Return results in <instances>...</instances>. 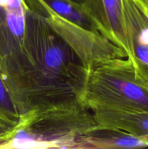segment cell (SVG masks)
Returning <instances> with one entry per match:
<instances>
[{"label": "cell", "instance_id": "8fae6325", "mask_svg": "<svg viewBox=\"0 0 148 149\" xmlns=\"http://www.w3.org/2000/svg\"><path fill=\"white\" fill-rule=\"evenodd\" d=\"M0 119L16 125L20 120L18 109L0 74Z\"/></svg>", "mask_w": 148, "mask_h": 149}, {"label": "cell", "instance_id": "8992f818", "mask_svg": "<svg viewBox=\"0 0 148 149\" xmlns=\"http://www.w3.org/2000/svg\"><path fill=\"white\" fill-rule=\"evenodd\" d=\"M129 55L136 75L148 86V7L141 0H123Z\"/></svg>", "mask_w": 148, "mask_h": 149}, {"label": "cell", "instance_id": "277c9868", "mask_svg": "<svg viewBox=\"0 0 148 149\" xmlns=\"http://www.w3.org/2000/svg\"><path fill=\"white\" fill-rule=\"evenodd\" d=\"M28 10L26 0H0V74L20 116L28 111L25 38Z\"/></svg>", "mask_w": 148, "mask_h": 149}, {"label": "cell", "instance_id": "3957f363", "mask_svg": "<svg viewBox=\"0 0 148 149\" xmlns=\"http://www.w3.org/2000/svg\"><path fill=\"white\" fill-rule=\"evenodd\" d=\"M78 99L92 112L143 111L148 110V86L136 77L129 58H110L87 70Z\"/></svg>", "mask_w": 148, "mask_h": 149}, {"label": "cell", "instance_id": "7c38bea8", "mask_svg": "<svg viewBox=\"0 0 148 149\" xmlns=\"http://www.w3.org/2000/svg\"><path fill=\"white\" fill-rule=\"evenodd\" d=\"M141 1H142V2H143L144 4H145V5L148 7V0H141Z\"/></svg>", "mask_w": 148, "mask_h": 149}, {"label": "cell", "instance_id": "30bf717a", "mask_svg": "<svg viewBox=\"0 0 148 149\" xmlns=\"http://www.w3.org/2000/svg\"><path fill=\"white\" fill-rule=\"evenodd\" d=\"M63 18L89 30L98 31L94 23L87 16L82 3L74 0H40Z\"/></svg>", "mask_w": 148, "mask_h": 149}, {"label": "cell", "instance_id": "6da1fadb", "mask_svg": "<svg viewBox=\"0 0 148 149\" xmlns=\"http://www.w3.org/2000/svg\"><path fill=\"white\" fill-rule=\"evenodd\" d=\"M25 53L28 111L78 100L86 70L44 16L30 7Z\"/></svg>", "mask_w": 148, "mask_h": 149}, {"label": "cell", "instance_id": "52a82bcc", "mask_svg": "<svg viewBox=\"0 0 148 149\" xmlns=\"http://www.w3.org/2000/svg\"><path fill=\"white\" fill-rule=\"evenodd\" d=\"M82 6L97 31L129 56L123 0H84Z\"/></svg>", "mask_w": 148, "mask_h": 149}, {"label": "cell", "instance_id": "7a4b0ae2", "mask_svg": "<svg viewBox=\"0 0 148 149\" xmlns=\"http://www.w3.org/2000/svg\"><path fill=\"white\" fill-rule=\"evenodd\" d=\"M93 113L78 100L20 116L0 149H78V138L96 128Z\"/></svg>", "mask_w": 148, "mask_h": 149}, {"label": "cell", "instance_id": "4fadbf2b", "mask_svg": "<svg viewBox=\"0 0 148 149\" xmlns=\"http://www.w3.org/2000/svg\"><path fill=\"white\" fill-rule=\"evenodd\" d=\"M74 1H77V2H79V3H83L84 1V0H74Z\"/></svg>", "mask_w": 148, "mask_h": 149}, {"label": "cell", "instance_id": "9c48e42d", "mask_svg": "<svg viewBox=\"0 0 148 149\" xmlns=\"http://www.w3.org/2000/svg\"><path fill=\"white\" fill-rule=\"evenodd\" d=\"M93 116L95 129H118L148 139V110L97 111L93 112Z\"/></svg>", "mask_w": 148, "mask_h": 149}, {"label": "cell", "instance_id": "ba28073f", "mask_svg": "<svg viewBox=\"0 0 148 149\" xmlns=\"http://www.w3.org/2000/svg\"><path fill=\"white\" fill-rule=\"evenodd\" d=\"M78 149L148 148V139L118 129H94L79 137Z\"/></svg>", "mask_w": 148, "mask_h": 149}, {"label": "cell", "instance_id": "5b68a950", "mask_svg": "<svg viewBox=\"0 0 148 149\" xmlns=\"http://www.w3.org/2000/svg\"><path fill=\"white\" fill-rule=\"evenodd\" d=\"M30 8L43 15L52 29L77 55L86 70L100 61L127 58L126 52L99 31L89 30L57 14L40 0H26Z\"/></svg>", "mask_w": 148, "mask_h": 149}]
</instances>
